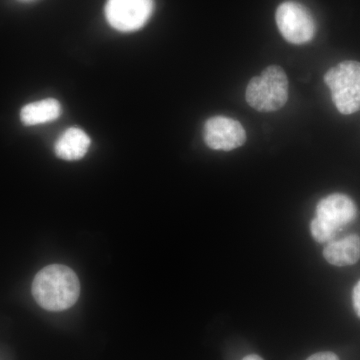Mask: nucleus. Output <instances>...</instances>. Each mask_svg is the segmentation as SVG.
<instances>
[{
  "label": "nucleus",
  "instance_id": "1",
  "mask_svg": "<svg viewBox=\"0 0 360 360\" xmlns=\"http://www.w3.org/2000/svg\"><path fill=\"white\" fill-rule=\"evenodd\" d=\"M80 283L75 272L63 264L40 270L32 283V295L42 309L63 311L70 309L79 297Z\"/></svg>",
  "mask_w": 360,
  "mask_h": 360
},
{
  "label": "nucleus",
  "instance_id": "2",
  "mask_svg": "<svg viewBox=\"0 0 360 360\" xmlns=\"http://www.w3.org/2000/svg\"><path fill=\"white\" fill-rule=\"evenodd\" d=\"M288 78L278 65H269L246 87L248 105L262 112L281 110L288 101Z\"/></svg>",
  "mask_w": 360,
  "mask_h": 360
},
{
  "label": "nucleus",
  "instance_id": "3",
  "mask_svg": "<svg viewBox=\"0 0 360 360\" xmlns=\"http://www.w3.org/2000/svg\"><path fill=\"white\" fill-rule=\"evenodd\" d=\"M335 108L348 115L360 110V63L343 61L324 75Z\"/></svg>",
  "mask_w": 360,
  "mask_h": 360
},
{
  "label": "nucleus",
  "instance_id": "4",
  "mask_svg": "<svg viewBox=\"0 0 360 360\" xmlns=\"http://www.w3.org/2000/svg\"><path fill=\"white\" fill-rule=\"evenodd\" d=\"M277 27L286 41L292 44H304L314 39L315 22L309 11L302 4L285 1L277 8Z\"/></svg>",
  "mask_w": 360,
  "mask_h": 360
},
{
  "label": "nucleus",
  "instance_id": "5",
  "mask_svg": "<svg viewBox=\"0 0 360 360\" xmlns=\"http://www.w3.org/2000/svg\"><path fill=\"white\" fill-rule=\"evenodd\" d=\"M153 8V0H108L104 13L106 20L115 30L130 32L146 25Z\"/></svg>",
  "mask_w": 360,
  "mask_h": 360
},
{
  "label": "nucleus",
  "instance_id": "6",
  "mask_svg": "<svg viewBox=\"0 0 360 360\" xmlns=\"http://www.w3.org/2000/svg\"><path fill=\"white\" fill-rule=\"evenodd\" d=\"M203 139L210 148L231 151L245 144L246 132L238 120L226 116H214L206 120Z\"/></svg>",
  "mask_w": 360,
  "mask_h": 360
},
{
  "label": "nucleus",
  "instance_id": "7",
  "mask_svg": "<svg viewBox=\"0 0 360 360\" xmlns=\"http://www.w3.org/2000/svg\"><path fill=\"white\" fill-rule=\"evenodd\" d=\"M356 205L345 194L333 193L319 201L316 217L322 222L338 232L356 217Z\"/></svg>",
  "mask_w": 360,
  "mask_h": 360
},
{
  "label": "nucleus",
  "instance_id": "8",
  "mask_svg": "<svg viewBox=\"0 0 360 360\" xmlns=\"http://www.w3.org/2000/svg\"><path fill=\"white\" fill-rule=\"evenodd\" d=\"M90 146V139L84 130L70 127L66 129L56 142L54 151L58 158L63 160H82Z\"/></svg>",
  "mask_w": 360,
  "mask_h": 360
},
{
  "label": "nucleus",
  "instance_id": "9",
  "mask_svg": "<svg viewBox=\"0 0 360 360\" xmlns=\"http://www.w3.org/2000/svg\"><path fill=\"white\" fill-rule=\"evenodd\" d=\"M323 257L328 264L335 266L356 264L360 259L359 236L352 234L340 240L330 241L324 248Z\"/></svg>",
  "mask_w": 360,
  "mask_h": 360
},
{
  "label": "nucleus",
  "instance_id": "10",
  "mask_svg": "<svg viewBox=\"0 0 360 360\" xmlns=\"http://www.w3.org/2000/svg\"><path fill=\"white\" fill-rule=\"evenodd\" d=\"M61 115V105L56 99L47 98L27 104L21 110L20 120L23 124H44L53 122Z\"/></svg>",
  "mask_w": 360,
  "mask_h": 360
},
{
  "label": "nucleus",
  "instance_id": "11",
  "mask_svg": "<svg viewBox=\"0 0 360 360\" xmlns=\"http://www.w3.org/2000/svg\"><path fill=\"white\" fill-rule=\"evenodd\" d=\"M310 231H311L312 236H314L315 240L321 243L333 240L336 233H338V232L333 231L331 227H329L328 224H324L317 217L312 219L311 224H310Z\"/></svg>",
  "mask_w": 360,
  "mask_h": 360
},
{
  "label": "nucleus",
  "instance_id": "12",
  "mask_svg": "<svg viewBox=\"0 0 360 360\" xmlns=\"http://www.w3.org/2000/svg\"><path fill=\"white\" fill-rule=\"evenodd\" d=\"M352 302H354L355 312L360 317V281L354 286V291H352Z\"/></svg>",
  "mask_w": 360,
  "mask_h": 360
},
{
  "label": "nucleus",
  "instance_id": "13",
  "mask_svg": "<svg viewBox=\"0 0 360 360\" xmlns=\"http://www.w3.org/2000/svg\"><path fill=\"white\" fill-rule=\"evenodd\" d=\"M307 360H340L333 352H319L309 357Z\"/></svg>",
  "mask_w": 360,
  "mask_h": 360
},
{
  "label": "nucleus",
  "instance_id": "14",
  "mask_svg": "<svg viewBox=\"0 0 360 360\" xmlns=\"http://www.w3.org/2000/svg\"><path fill=\"white\" fill-rule=\"evenodd\" d=\"M243 360H264L262 357L258 356L257 354H250L245 356Z\"/></svg>",
  "mask_w": 360,
  "mask_h": 360
}]
</instances>
